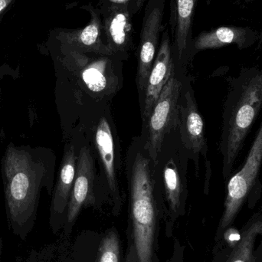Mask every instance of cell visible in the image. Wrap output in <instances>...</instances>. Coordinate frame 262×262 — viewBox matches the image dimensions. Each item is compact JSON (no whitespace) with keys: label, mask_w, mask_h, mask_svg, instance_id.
Masks as SVG:
<instances>
[{"label":"cell","mask_w":262,"mask_h":262,"mask_svg":"<svg viewBox=\"0 0 262 262\" xmlns=\"http://www.w3.org/2000/svg\"><path fill=\"white\" fill-rule=\"evenodd\" d=\"M61 52L57 100L68 140L73 136H84L94 118L112 106L124 84V61L115 55Z\"/></svg>","instance_id":"cell-1"},{"label":"cell","mask_w":262,"mask_h":262,"mask_svg":"<svg viewBox=\"0 0 262 262\" xmlns=\"http://www.w3.org/2000/svg\"><path fill=\"white\" fill-rule=\"evenodd\" d=\"M56 156L52 149L9 143L2 159L6 218L15 236L25 241L35 227L41 190L52 196Z\"/></svg>","instance_id":"cell-2"},{"label":"cell","mask_w":262,"mask_h":262,"mask_svg":"<svg viewBox=\"0 0 262 262\" xmlns=\"http://www.w3.org/2000/svg\"><path fill=\"white\" fill-rule=\"evenodd\" d=\"M128 199L127 238L139 262H159V235L165 209L156 189L154 163L140 135L131 140L125 157Z\"/></svg>","instance_id":"cell-3"},{"label":"cell","mask_w":262,"mask_h":262,"mask_svg":"<svg viewBox=\"0 0 262 262\" xmlns=\"http://www.w3.org/2000/svg\"><path fill=\"white\" fill-rule=\"evenodd\" d=\"M229 84L220 141L226 182L232 175L246 137L262 109V68H245Z\"/></svg>","instance_id":"cell-4"},{"label":"cell","mask_w":262,"mask_h":262,"mask_svg":"<svg viewBox=\"0 0 262 262\" xmlns=\"http://www.w3.org/2000/svg\"><path fill=\"white\" fill-rule=\"evenodd\" d=\"M189 157L179 127L165 137L154 163L156 189L165 209L164 233L172 238L179 219L186 214Z\"/></svg>","instance_id":"cell-5"},{"label":"cell","mask_w":262,"mask_h":262,"mask_svg":"<svg viewBox=\"0 0 262 262\" xmlns=\"http://www.w3.org/2000/svg\"><path fill=\"white\" fill-rule=\"evenodd\" d=\"M111 107L100 112L92 121L85 135L90 141L97 162L99 180L112 214L118 216L124 205L121 174L122 157L119 136Z\"/></svg>","instance_id":"cell-6"},{"label":"cell","mask_w":262,"mask_h":262,"mask_svg":"<svg viewBox=\"0 0 262 262\" xmlns=\"http://www.w3.org/2000/svg\"><path fill=\"white\" fill-rule=\"evenodd\" d=\"M74 137L78 140V161L67 218L62 229L66 236L72 234L78 215L83 209H101L104 205H107V199L100 183L96 157L90 141L86 136Z\"/></svg>","instance_id":"cell-7"},{"label":"cell","mask_w":262,"mask_h":262,"mask_svg":"<svg viewBox=\"0 0 262 262\" xmlns=\"http://www.w3.org/2000/svg\"><path fill=\"white\" fill-rule=\"evenodd\" d=\"M186 73L173 72L160 93L146 121L142 124L140 136L152 161L160 152L165 137L179 127L180 98Z\"/></svg>","instance_id":"cell-8"},{"label":"cell","mask_w":262,"mask_h":262,"mask_svg":"<svg viewBox=\"0 0 262 262\" xmlns=\"http://www.w3.org/2000/svg\"><path fill=\"white\" fill-rule=\"evenodd\" d=\"M262 166V121L255 134L243 167L231 176L226 183L224 211L220 220L217 235L227 229L235 220L246 200L261 193L260 170Z\"/></svg>","instance_id":"cell-9"},{"label":"cell","mask_w":262,"mask_h":262,"mask_svg":"<svg viewBox=\"0 0 262 262\" xmlns=\"http://www.w3.org/2000/svg\"><path fill=\"white\" fill-rule=\"evenodd\" d=\"M179 131L182 142L189 154V160L195 164L196 172L200 169L201 158L206 165V188L209 187L211 176L210 163L208 160V144L205 135V124L199 111L192 86V79L186 75L183 78L180 98Z\"/></svg>","instance_id":"cell-10"},{"label":"cell","mask_w":262,"mask_h":262,"mask_svg":"<svg viewBox=\"0 0 262 262\" xmlns=\"http://www.w3.org/2000/svg\"><path fill=\"white\" fill-rule=\"evenodd\" d=\"M166 0H146L137 56L136 76L139 102L143 98L146 82L159 49Z\"/></svg>","instance_id":"cell-11"},{"label":"cell","mask_w":262,"mask_h":262,"mask_svg":"<svg viewBox=\"0 0 262 262\" xmlns=\"http://www.w3.org/2000/svg\"><path fill=\"white\" fill-rule=\"evenodd\" d=\"M78 150L77 138L72 137L66 140L49 209V226L54 235L61 232L66 225L68 207L76 173Z\"/></svg>","instance_id":"cell-12"},{"label":"cell","mask_w":262,"mask_h":262,"mask_svg":"<svg viewBox=\"0 0 262 262\" xmlns=\"http://www.w3.org/2000/svg\"><path fill=\"white\" fill-rule=\"evenodd\" d=\"M197 0H170L169 32L174 68L186 73L192 61V20Z\"/></svg>","instance_id":"cell-13"},{"label":"cell","mask_w":262,"mask_h":262,"mask_svg":"<svg viewBox=\"0 0 262 262\" xmlns=\"http://www.w3.org/2000/svg\"><path fill=\"white\" fill-rule=\"evenodd\" d=\"M103 32L115 56L125 61L133 49V13L129 5H101Z\"/></svg>","instance_id":"cell-14"},{"label":"cell","mask_w":262,"mask_h":262,"mask_svg":"<svg viewBox=\"0 0 262 262\" xmlns=\"http://www.w3.org/2000/svg\"><path fill=\"white\" fill-rule=\"evenodd\" d=\"M174 71L172 54V40L169 29H165L159 45L158 51L151 69L146 89L140 104L142 124L149 117L163 88Z\"/></svg>","instance_id":"cell-15"},{"label":"cell","mask_w":262,"mask_h":262,"mask_svg":"<svg viewBox=\"0 0 262 262\" xmlns=\"http://www.w3.org/2000/svg\"><path fill=\"white\" fill-rule=\"evenodd\" d=\"M82 9L89 11L90 21L82 29L60 32L57 38L61 44V49L82 53L114 55L104 38L100 9L92 6H84Z\"/></svg>","instance_id":"cell-16"},{"label":"cell","mask_w":262,"mask_h":262,"mask_svg":"<svg viewBox=\"0 0 262 262\" xmlns=\"http://www.w3.org/2000/svg\"><path fill=\"white\" fill-rule=\"evenodd\" d=\"M258 40H262V35L256 29L239 26H223L210 31L202 32L193 38L192 56L203 50L219 49L229 45H236L243 50L252 47Z\"/></svg>","instance_id":"cell-17"},{"label":"cell","mask_w":262,"mask_h":262,"mask_svg":"<svg viewBox=\"0 0 262 262\" xmlns=\"http://www.w3.org/2000/svg\"><path fill=\"white\" fill-rule=\"evenodd\" d=\"M95 262H121V237L116 228L100 235Z\"/></svg>","instance_id":"cell-18"},{"label":"cell","mask_w":262,"mask_h":262,"mask_svg":"<svg viewBox=\"0 0 262 262\" xmlns=\"http://www.w3.org/2000/svg\"><path fill=\"white\" fill-rule=\"evenodd\" d=\"M262 233L261 220H255L243 232L238 244L227 262H252L253 251L257 237Z\"/></svg>","instance_id":"cell-19"},{"label":"cell","mask_w":262,"mask_h":262,"mask_svg":"<svg viewBox=\"0 0 262 262\" xmlns=\"http://www.w3.org/2000/svg\"><path fill=\"white\" fill-rule=\"evenodd\" d=\"M18 75H19L18 70H15L9 64H5L0 66V84L3 80L6 79V78H8V77L13 78V79H16L18 78ZM1 98L2 87L0 86V102H1Z\"/></svg>","instance_id":"cell-20"},{"label":"cell","mask_w":262,"mask_h":262,"mask_svg":"<svg viewBox=\"0 0 262 262\" xmlns=\"http://www.w3.org/2000/svg\"><path fill=\"white\" fill-rule=\"evenodd\" d=\"M124 262H139L135 246L130 238H127V247Z\"/></svg>","instance_id":"cell-21"},{"label":"cell","mask_w":262,"mask_h":262,"mask_svg":"<svg viewBox=\"0 0 262 262\" xmlns=\"http://www.w3.org/2000/svg\"><path fill=\"white\" fill-rule=\"evenodd\" d=\"M23 262H46V255L44 252L32 250Z\"/></svg>","instance_id":"cell-22"},{"label":"cell","mask_w":262,"mask_h":262,"mask_svg":"<svg viewBox=\"0 0 262 262\" xmlns=\"http://www.w3.org/2000/svg\"><path fill=\"white\" fill-rule=\"evenodd\" d=\"M173 255L168 262H183V247L180 246L178 240H176L175 246H174Z\"/></svg>","instance_id":"cell-23"},{"label":"cell","mask_w":262,"mask_h":262,"mask_svg":"<svg viewBox=\"0 0 262 262\" xmlns=\"http://www.w3.org/2000/svg\"><path fill=\"white\" fill-rule=\"evenodd\" d=\"M146 0H132L131 3L130 9L132 11L133 15L138 12L143 7V4Z\"/></svg>","instance_id":"cell-24"},{"label":"cell","mask_w":262,"mask_h":262,"mask_svg":"<svg viewBox=\"0 0 262 262\" xmlns=\"http://www.w3.org/2000/svg\"><path fill=\"white\" fill-rule=\"evenodd\" d=\"M132 0H101V5H129L131 6Z\"/></svg>","instance_id":"cell-25"},{"label":"cell","mask_w":262,"mask_h":262,"mask_svg":"<svg viewBox=\"0 0 262 262\" xmlns=\"http://www.w3.org/2000/svg\"><path fill=\"white\" fill-rule=\"evenodd\" d=\"M14 0H0V16Z\"/></svg>","instance_id":"cell-26"},{"label":"cell","mask_w":262,"mask_h":262,"mask_svg":"<svg viewBox=\"0 0 262 262\" xmlns=\"http://www.w3.org/2000/svg\"><path fill=\"white\" fill-rule=\"evenodd\" d=\"M3 238H0V262L2 261V256H3Z\"/></svg>","instance_id":"cell-27"},{"label":"cell","mask_w":262,"mask_h":262,"mask_svg":"<svg viewBox=\"0 0 262 262\" xmlns=\"http://www.w3.org/2000/svg\"><path fill=\"white\" fill-rule=\"evenodd\" d=\"M243 1H244L245 3H252V2L255 1V0H243Z\"/></svg>","instance_id":"cell-28"},{"label":"cell","mask_w":262,"mask_h":262,"mask_svg":"<svg viewBox=\"0 0 262 262\" xmlns=\"http://www.w3.org/2000/svg\"><path fill=\"white\" fill-rule=\"evenodd\" d=\"M61 262H70L69 261V260H64V261H62Z\"/></svg>","instance_id":"cell-29"}]
</instances>
